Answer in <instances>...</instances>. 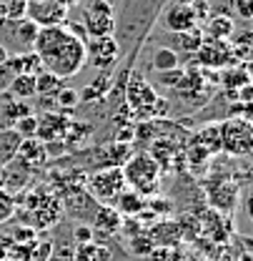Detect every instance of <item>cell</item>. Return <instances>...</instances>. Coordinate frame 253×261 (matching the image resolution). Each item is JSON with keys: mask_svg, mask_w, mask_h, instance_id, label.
<instances>
[{"mask_svg": "<svg viewBox=\"0 0 253 261\" xmlns=\"http://www.w3.org/2000/svg\"><path fill=\"white\" fill-rule=\"evenodd\" d=\"M10 81H13V70H10L8 65H0V96H5V93H8Z\"/></svg>", "mask_w": 253, "mask_h": 261, "instance_id": "obj_30", "label": "cell"}, {"mask_svg": "<svg viewBox=\"0 0 253 261\" xmlns=\"http://www.w3.org/2000/svg\"><path fill=\"white\" fill-rule=\"evenodd\" d=\"M160 23L165 25L168 33H183V31L198 28L201 15H198V10H195V3H188V0H171V3H165L163 10H160Z\"/></svg>", "mask_w": 253, "mask_h": 261, "instance_id": "obj_7", "label": "cell"}, {"mask_svg": "<svg viewBox=\"0 0 253 261\" xmlns=\"http://www.w3.org/2000/svg\"><path fill=\"white\" fill-rule=\"evenodd\" d=\"M68 8L63 0H25V18L35 28H53L65 25L68 20Z\"/></svg>", "mask_w": 253, "mask_h": 261, "instance_id": "obj_8", "label": "cell"}, {"mask_svg": "<svg viewBox=\"0 0 253 261\" xmlns=\"http://www.w3.org/2000/svg\"><path fill=\"white\" fill-rule=\"evenodd\" d=\"M123 178L130 191L140 196H153L160 186V166L151 153H135L123 163Z\"/></svg>", "mask_w": 253, "mask_h": 261, "instance_id": "obj_3", "label": "cell"}, {"mask_svg": "<svg viewBox=\"0 0 253 261\" xmlns=\"http://www.w3.org/2000/svg\"><path fill=\"white\" fill-rule=\"evenodd\" d=\"M8 96L15 98V100H28L35 96V75H13L10 86H8Z\"/></svg>", "mask_w": 253, "mask_h": 261, "instance_id": "obj_17", "label": "cell"}, {"mask_svg": "<svg viewBox=\"0 0 253 261\" xmlns=\"http://www.w3.org/2000/svg\"><path fill=\"white\" fill-rule=\"evenodd\" d=\"M86 63H91L98 70H110L118 63L121 56V45L116 40V35H105V38H86Z\"/></svg>", "mask_w": 253, "mask_h": 261, "instance_id": "obj_9", "label": "cell"}, {"mask_svg": "<svg viewBox=\"0 0 253 261\" xmlns=\"http://www.w3.org/2000/svg\"><path fill=\"white\" fill-rule=\"evenodd\" d=\"M10 128L15 130L23 141H25V138H35V136H38V116H33V113L31 116H23V118H18Z\"/></svg>", "mask_w": 253, "mask_h": 261, "instance_id": "obj_23", "label": "cell"}, {"mask_svg": "<svg viewBox=\"0 0 253 261\" xmlns=\"http://www.w3.org/2000/svg\"><path fill=\"white\" fill-rule=\"evenodd\" d=\"M126 178H123V171L118 166L113 168H103V171H95L93 176L86 181V194L91 196L95 206H113L116 198L126 191Z\"/></svg>", "mask_w": 253, "mask_h": 261, "instance_id": "obj_4", "label": "cell"}, {"mask_svg": "<svg viewBox=\"0 0 253 261\" xmlns=\"http://www.w3.org/2000/svg\"><path fill=\"white\" fill-rule=\"evenodd\" d=\"M20 136L10 126H0V166L10 163L18 156V148H20Z\"/></svg>", "mask_w": 253, "mask_h": 261, "instance_id": "obj_14", "label": "cell"}, {"mask_svg": "<svg viewBox=\"0 0 253 261\" xmlns=\"http://www.w3.org/2000/svg\"><path fill=\"white\" fill-rule=\"evenodd\" d=\"M93 226L103 233H113L123 226V216L113 208V206H95V216H93Z\"/></svg>", "mask_w": 253, "mask_h": 261, "instance_id": "obj_12", "label": "cell"}, {"mask_svg": "<svg viewBox=\"0 0 253 261\" xmlns=\"http://www.w3.org/2000/svg\"><path fill=\"white\" fill-rule=\"evenodd\" d=\"M15 198L8 194L5 189H0V224H5V221H10L13 219V214H15Z\"/></svg>", "mask_w": 253, "mask_h": 261, "instance_id": "obj_25", "label": "cell"}, {"mask_svg": "<svg viewBox=\"0 0 253 261\" xmlns=\"http://www.w3.org/2000/svg\"><path fill=\"white\" fill-rule=\"evenodd\" d=\"M151 256L153 261H181V254L173 249H156V251H151Z\"/></svg>", "mask_w": 253, "mask_h": 261, "instance_id": "obj_28", "label": "cell"}, {"mask_svg": "<svg viewBox=\"0 0 253 261\" xmlns=\"http://www.w3.org/2000/svg\"><path fill=\"white\" fill-rule=\"evenodd\" d=\"M55 98H58V106H61V108H73V106L78 103V98L80 96H78L73 88H61Z\"/></svg>", "mask_w": 253, "mask_h": 261, "instance_id": "obj_27", "label": "cell"}, {"mask_svg": "<svg viewBox=\"0 0 253 261\" xmlns=\"http://www.w3.org/2000/svg\"><path fill=\"white\" fill-rule=\"evenodd\" d=\"M63 88V81L58 75H53L50 70H40L35 75V96H58V91Z\"/></svg>", "mask_w": 253, "mask_h": 261, "instance_id": "obj_19", "label": "cell"}, {"mask_svg": "<svg viewBox=\"0 0 253 261\" xmlns=\"http://www.w3.org/2000/svg\"><path fill=\"white\" fill-rule=\"evenodd\" d=\"M181 65V58H178V53L173 50V48H158V50H153V56H151V68L156 70V73H165V70H176Z\"/></svg>", "mask_w": 253, "mask_h": 261, "instance_id": "obj_18", "label": "cell"}, {"mask_svg": "<svg viewBox=\"0 0 253 261\" xmlns=\"http://www.w3.org/2000/svg\"><path fill=\"white\" fill-rule=\"evenodd\" d=\"M233 20L226 18V15H216V18H208V25H206V33L203 38H211V40H228L233 38Z\"/></svg>", "mask_w": 253, "mask_h": 261, "instance_id": "obj_16", "label": "cell"}, {"mask_svg": "<svg viewBox=\"0 0 253 261\" xmlns=\"http://www.w3.org/2000/svg\"><path fill=\"white\" fill-rule=\"evenodd\" d=\"M33 53L40 58L43 70H50L61 81L73 78L86 65V38L70 25L38 28L33 40Z\"/></svg>", "mask_w": 253, "mask_h": 261, "instance_id": "obj_1", "label": "cell"}, {"mask_svg": "<svg viewBox=\"0 0 253 261\" xmlns=\"http://www.w3.org/2000/svg\"><path fill=\"white\" fill-rule=\"evenodd\" d=\"M208 196H211V203H213L216 208H221V211H231V208L236 206L238 189H236V186H218V189H213Z\"/></svg>", "mask_w": 253, "mask_h": 261, "instance_id": "obj_21", "label": "cell"}, {"mask_svg": "<svg viewBox=\"0 0 253 261\" xmlns=\"http://www.w3.org/2000/svg\"><path fill=\"white\" fill-rule=\"evenodd\" d=\"M146 196H140V194H135V191H130V189H126L123 194L116 198V203H113V208L126 219V216H138L143 208H146Z\"/></svg>", "mask_w": 253, "mask_h": 261, "instance_id": "obj_11", "label": "cell"}, {"mask_svg": "<svg viewBox=\"0 0 253 261\" xmlns=\"http://www.w3.org/2000/svg\"><path fill=\"white\" fill-rule=\"evenodd\" d=\"M65 3V8H68V10H70V8H73V5H80V3H83V0H63Z\"/></svg>", "mask_w": 253, "mask_h": 261, "instance_id": "obj_32", "label": "cell"}, {"mask_svg": "<svg viewBox=\"0 0 253 261\" xmlns=\"http://www.w3.org/2000/svg\"><path fill=\"white\" fill-rule=\"evenodd\" d=\"M203 43V31L193 28V31H183V33H173V50L176 53H195Z\"/></svg>", "mask_w": 253, "mask_h": 261, "instance_id": "obj_15", "label": "cell"}, {"mask_svg": "<svg viewBox=\"0 0 253 261\" xmlns=\"http://www.w3.org/2000/svg\"><path fill=\"white\" fill-rule=\"evenodd\" d=\"M8 58H10V50H8L5 45H0V65L8 63Z\"/></svg>", "mask_w": 253, "mask_h": 261, "instance_id": "obj_31", "label": "cell"}, {"mask_svg": "<svg viewBox=\"0 0 253 261\" xmlns=\"http://www.w3.org/2000/svg\"><path fill=\"white\" fill-rule=\"evenodd\" d=\"M73 236H75V244H78V246H80V244H91V241H93V228L91 226H78Z\"/></svg>", "mask_w": 253, "mask_h": 261, "instance_id": "obj_29", "label": "cell"}, {"mask_svg": "<svg viewBox=\"0 0 253 261\" xmlns=\"http://www.w3.org/2000/svg\"><path fill=\"white\" fill-rule=\"evenodd\" d=\"M165 3L168 0H123V10H121V18H116V31H113V35L118 33L116 38L118 45H126L130 35L133 40H138L156 23Z\"/></svg>", "mask_w": 253, "mask_h": 261, "instance_id": "obj_2", "label": "cell"}, {"mask_svg": "<svg viewBox=\"0 0 253 261\" xmlns=\"http://www.w3.org/2000/svg\"><path fill=\"white\" fill-rule=\"evenodd\" d=\"M80 28L88 38H105L116 31V8L110 0H86L80 8Z\"/></svg>", "mask_w": 253, "mask_h": 261, "instance_id": "obj_5", "label": "cell"}, {"mask_svg": "<svg viewBox=\"0 0 253 261\" xmlns=\"http://www.w3.org/2000/svg\"><path fill=\"white\" fill-rule=\"evenodd\" d=\"M198 58L201 65H228L231 61H236V48L228 45V40H211V38H203L201 48L193 53Z\"/></svg>", "mask_w": 253, "mask_h": 261, "instance_id": "obj_10", "label": "cell"}, {"mask_svg": "<svg viewBox=\"0 0 253 261\" xmlns=\"http://www.w3.org/2000/svg\"><path fill=\"white\" fill-rule=\"evenodd\" d=\"M110 249L108 246H100V244H80L75 249V256L73 261H110Z\"/></svg>", "mask_w": 253, "mask_h": 261, "instance_id": "obj_20", "label": "cell"}, {"mask_svg": "<svg viewBox=\"0 0 253 261\" xmlns=\"http://www.w3.org/2000/svg\"><path fill=\"white\" fill-rule=\"evenodd\" d=\"M221 133V151L231 156H251L253 151V126L248 116H233L223 126H218Z\"/></svg>", "mask_w": 253, "mask_h": 261, "instance_id": "obj_6", "label": "cell"}, {"mask_svg": "<svg viewBox=\"0 0 253 261\" xmlns=\"http://www.w3.org/2000/svg\"><path fill=\"white\" fill-rule=\"evenodd\" d=\"M223 83H226V88H233V93H236V88H246L251 83V75L246 68H228L223 73Z\"/></svg>", "mask_w": 253, "mask_h": 261, "instance_id": "obj_22", "label": "cell"}, {"mask_svg": "<svg viewBox=\"0 0 253 261\" xmlns=\"http://www.w3.org/2000/svg\"><path fill=\"white\" fill-rule=\"evenodd\" d=\"M233 13L241 20H251L253 18V0H233Z\"/></svg>", "mask_w": 253, "mask_h": 261, "instance_id": "obj_26", "label": "cell"}, {"mask_svg": "<svg viewBox=\"0 0 253 261\" xmlns=\"http://www.w3.org/2000/svg\"><path fill=\"white\" fill-rule=\"evenodd\" d=\"M3 116H5L8 126H13L18 118H23V116H31V108H28V103H25V100H8V106H5Z\"/></svg>", "mask_w": 253, "mask_h": 261, "instance_id": "obj_24", "label": "cell"}, {"mask_svg": "<svg viewBox=\"0 0 253 261\" xmlns=\"http://www.w3.org/2000/svg\"><path fill=\"white\" fill-rule=\"evenodd\" d=\"M5 65L13 70V75H20V73H25V75H38V73L43 70L40 58H38L33 50H28V53H18V56L8 58Z\"/></svg>", "mask_w": 253, "mask_h": 261, "instance_id": "obj_13", "label": "cell"}]
</instances>
